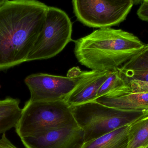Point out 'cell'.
Masks as SVG:
<instances>
[{"label": "cell", "instance_id": "cell-1", "mask_svg": "<svg viewBox=\"0 0 148 148\" xmlns=\"http://www.w3.org/2000/svg\"><path fill=\"white\" fill-rule=\"evenodd\" d=\"M48 7L35 0H6L0 6V70L27 62Z\"/></svg>", "mask_w": 148, "mask_h": 148}, {"label": "cell", "instance_id": "cell-2", "mask_svg": "<svg viewBox=\"0 0 148 148\" xmlns=\"http://www.w3.org/2000/svg\"><path fill=\"white\" fill-rule=\"evenodd\" d=\"M145 45L132 33L105 28L76 40L74 54L81 64L91 70L109 71L120 67Z\"/></svg>", "mask_w": 148, "mask_h": 148}, {"label": "cell", "instance_id": "cell-3", "mask_svg": "<svg viewBox=\"0 0 148 148\" xmlns=\"http://www.w3.org/2000/svg\"><path fill=\"white\" fill-rule=\"evenodd\" d=\"M71 107L77 125L83 131L84 142L148 116V110L124 111L107 107L95 101Z\"/></svg>", "mask_w": 148, "mask_h": 148}, {"label": "cell", "instance_id": "cell-4", "mask_svg": "<svg viewBox=\"0 0 148 148\" xmlns=\"http://www.w3.org/2000/svg\"><path fill=\"white\" fill-rule=\"evenodd\" d=\"M78 126L72 107L65 100L30 101L22 109L16 127L20 138L34 136L53 129Z\"/></svg>", "mask_w": 148, "mask_h": 148}, {"label": "cell", "instance_id": "cell-5", "mask_svg": "<svg viewBox=\"0 0 148 148\" xmlns=\"http://www.w3.org/2000/svg\"><path fill=\"white\" fill-rule=\"evenodd\" d=\"M72 31L73 23L67 14L60 9L48 7L43 29L27 61L54 57L72 41Z\"/></svg>", "mask_w": 148, "mask_h": 148}, {"label": "cell", "instance_id": "cell-6", "mask_svg": "<svg viewBox=\"0 0 148 148\" xmlns=\"http://www.w3.org/2000/svg\"><path fill=\"white\" fill-rule=\"evenodd\" d=\"M77 20L90 28L99 29L116 26L126 19L134 4L132 0H73Z\"/></svg>", "mask_w": 148, "mask_h": 148}, {"label": "cell", "instance_id": "cell-7", "mask_svg": "<svg viewBox=\"0 0 148 148\" xmlns=\"http://www.w3.org/2000/svg\"><path fill=\"white\" fill-rule=\"evenodd\" d=\"M66 76L48 74H33L24 80L30 93V101L65 100L78 84L82 72L73 68Z\"/></svg>", "mask_w": 148, "mask_h": 148}, {"label": "cell", "instance_id": "cell-8", "mask_svg": "<svg viewBox=\"0 0 148 148\" xmlns=\"http://www.w3.org/2000/svg\"><path fill=\"white\" fill-rule=\"evenodd\" d=\"M21 140L26 148H81L84 143L83 131L78 126L53 129Z\"/></svg>", "mask_w": 148, "mask_h": 148}, {"label": "cell", "instance_id": "cell-9", "mask_svg": "<svg viewBox=\"0 0 148 148\" xmlns=\"http://www.w3.org/2000/svg\"><path fill=\"white\" fill-rule=\"evenodd\" d=\"M111 71H82L78 84L65 101L71 107L95 101Z\"/></svg>", "mask_w": 148, "mask_h": 148}, {"label": "cell", "instance_id": "cell-10", "mask_svg": "<svg viewBox=\"0 0 148 148\" xmlns=\"http://www.w3.org/2000/svg\"><path fill=\"white\" fill-rule=\"evenodd\" d=\"M96 102L109 107L124 111L148 110V94L130 93L120 96H102Z\"/></svg>", "mask_w": 148, "mask_h": 148}, {"label": "cell", "instance_id": "cell-11", "mask_svg": "<svg viewBox=\"0 0 148 148\" xmlns=\"http://www.w3.org/2000/svg\"><path fill=\"white\" fill-rule=\"evenodd\" d=\"M118 70L127 82L131 80L148 82V44Z\"/></svg>", "mask_w": 148, "mask_h": 148}, {"label": "cell", "instance_id": "cell-12", "mask_svg": "<svg viewBox=\"0 0 148 148\" xmlns=\"http://www.w3.org/2000/svg\"><path fill=\"white\" fill-rule=\"evenodd\" d=\"M130 125L122 127L93 140L84 142L81 148H127Z\"/></svg>", "mask_w": 148, "mask_h": 148}, {"label": "cell", "instance_id": "cell-13", "mask_svg": "<svg viewBox=\"0 0 148 148\" xmlns=\"http://www.w3.org/2000/svg\"><path fill=\"white\" fill-rule=\"evenodd\" d=\"M18 99L7 98L0 100V134L16 127L21 116Z\"/></svg>", "mask_w": 148, "mask_h": 148}, {"label": "cell", "instance_id": "cell-14", "mask_svg": "<svg viewBox=\"0 0 148 148\" xmlns=\"http://www.w3.org/2000/svg\"><path fill=\"white\" fill-rule=\"evenodd\" d=\"M127 148H145L148 146V116L130 125Z\"/></svg>", "mask_w": 148, "mask_h": 148}, {"label": "cell", "instance_id": "cell-15", "mask_svg": "<svg viewBox=\"0 0 148 148\" xmlns=\"http://www.w3.org/2000/svg\"><path fill=\"white\" fill-rule=\"evenodd\" d=\"M121 89L130 90L127 83L123 79L117 68L111 70L110 74L100 87L97 93V98L111 91Z\"/></svg>", "mask_w": 148, "mask_h": 148}, {"label": "cell", "instance_id": "cell-16", "mask_svg": "<svg viewBox=\"0 0 148 148\" xmlns=\"http://www.w3.org/2000/svg\"><path fill=\"white\" fill-rule=\"evenodd\" d=\"M127 82L131 93L148 94V82L131 80Z\"/></svg>", "mask_w": 148, "mask_h": 148}, {"label": "cell", "instance_id": "cell-17", "mask_svg": "<svg viewBox=\"0 0 148 148\" xmlns=\"http://www.w3.org/2000/svg\"><path fill=\"white\" fill-rule=\"evenodd\" d=\"M137 14L141 20L148 21V0L142 2L137 10Z\"/></svg>", "mask_w": 148, "mask_h": 148}, {"label": "cell", "instance_id": "cell-18", "mask_svg": "<svg viewBox=\"0 0 148 148\" xmlns=\"http://www.w3.org/2000/svg\"><path fill=\"white\" fill-rule=\"evenodd\" d=\"M6 0H0V6L2 5Z\"/></svg>", "mask_w": 148, "mask_h": 148}, {"label": "cell", "instance_id": "cell-19", "mask_svg": "<svg viewBox=\"0 0 148 148\" xmlns=\"http://www.w3.org/2000/svg\"><path fill=\"white\" fill-rule=\"evenodd\" d=\"M145 148H148V146H147V147H146Z\"/></svg>", "mask_w": 148, "mask_h": 148}]
</instances>
